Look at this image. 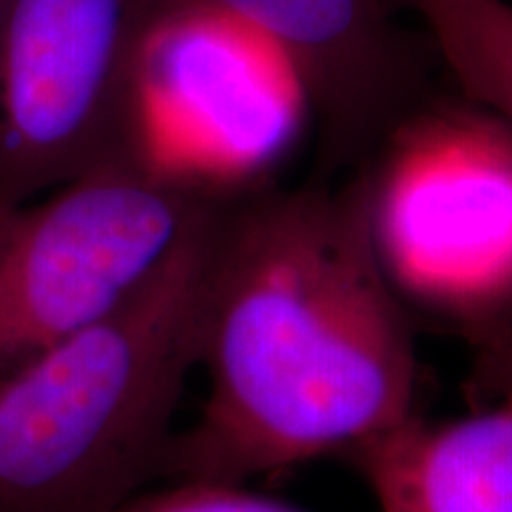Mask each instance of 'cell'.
I'll return each mask as SVG.
<instances>
[{
	"mask_svg": "<svg viewBox=\"0 0 512 512\" xmlns=\"http://www.w3.org/2000/svg\"><path fill=\"white\" fill-rule=\"evenodd\" d=\"M207 396L162 475L247 479L351 453L415 415L406 302L356 195L283 192L235 204L202 325Z\"/></svg>",
	"mask_w": 512,
	"mask_h": 512,
	"instance_id": "1",
	"label": "cell"
},
{
	"mask_svg": "<svg viewBox=\"0 0 512 512\" xmlns=\"http://www.w3.org/2000/svg\"><path fill=\"white\" fill-rule=\"evenodd\" d=\"M230 207L211 202L126 302L0 380V512H117L162 475Z\"/></svg>",
	"mask_w": 512,
	"mask_h": 512,
	"instance_id": "2",
	"label": "cell"
},
{
	"mask_svg": "<svg viewBox=\"0 0 512 512\" xmlns=\"http://www.w3.org/2000/svg\"><path fill=\"white\" fill-rule=\"evenodd\" d=\"M188 0H5L0 211L88 171L140 159V76ZM145 164V162H143Z\"/></svg>",
	"mask_w": 512,
	"mask_h": 512,
	"instance_id": "3",
	"label": "cell"
},
{
	"mask_svg": "<svg viewBox=\"0 0 512 512\" xmlns=\"http://www.w3.org/2000/svg\"><path fill=\"white\" fill-rule=\"evenodd\" d=\"M377 256L406 304L479 339L512 320V126L494 112L406 121L363 188Z\"/></svg>",
	"mask_w": 512,
	"mask_h": 512,
	"instance_id": "4",
	"label": "cell"
},
{
	"mask_svg": "<svg viewBox=\"0 0 512 512\" xmlns=\"http://www.w3.org/2000/svg\"><path fill=\"white\" fill-rule=\"evenodd\" d=\"M219 197L117 162L0 211V380L126 302Z\"/></svg>",
	"mask_w": 512,
	"mask_h": 512,
	"instance_id": "5",
	"label": "cell"
},
{
	"mask_svg": "<svg viewBox=\"0 0 512 512\" xmlns=\"http://www.w3.org/2000/svg\"><path fill=\"white\" fill-rule=\"evenodd\" d=\"M309 114L285 55L238 19L185 5L147 46L140 159L159 174L233 195L271 174Z\"/></svg>",
	"mask_w": 512,
	"mask_h": 512,
	"instance_id": "6",
	"label": "cell"
},
{
	"mask_svg": "<svg viewBox=\"0 0 512 512\" xmlns=\"http://www.w3.org/2000/svg\"><path fill=\"white\" fill-rule=\"evenodd\" d=\"M266 36L302 83L313 114L342 133L366 131L408 86V53L384 0H188Z\"/></svg>",
	"mask_w": 512,
	"mask_h": 512,
	"instance_id": "7",
	"label": "cell"
},
{
	"mask_svg": "<svg viewBox=\"0 0 512 512\" xmlns=\"http://www.w3.org/2000/svg\"><path fill=\"white\" fill-rule=\"evenodd\" d=\"M453 420L411 415L349 456L380 512H512V380Z\"/></svg>",
	"mask_w": 512,
	"mask_h": 512,
	"instance_id": "8",
	"label": "cell"
},
{
	"mask_svg": "<svg viewBox=\"0 0 512 512\" xmlns=\"http://www.w3.org/2000/svg\"><path fill=\"white\" fill-rule=\"evenodd\" d=\"M420 12L460 86L484 110L512 105V5L505 0H406Z\"/></svg>",
	"mask_w": 512,
	"mask_h": 512,
	"instance_id": "9",
	"label": "cell"
},
{
	"mask_svg": "<svg viewBox=\"0 0 512 512\" xmlns=\"http://www.w3.org/2000/svg\"><path fill=\"white\" fill-rule=\"evenodd\" d=\"M117 512H302L292 505L247 491L242 484L178 479L157 494L136 496Z\"/></svg>",
	"mask_w": 512,
	"mask_h": 512,
	"instance_id": "10",
	"label": "cell"
},
{
	"mask_svg": "<svg viewBox=\"0 0 512 512\" xmlns=\"http://www.w3.org/2000/svg\"><path fill=\"white\" fill-rule=\"evenodd\" d=\"M486 347L496 351V356L501 358V366H505V380H512V328L496 332V335H489L482 339Z\"/></svg>",
	"mask_w": 512,
	"mask_h": 512,
	"instance_id": "11",
	"label": "cell"
},
{
	"mask_svg": "<svg viewBox=\"0 0 512 512\" xmlns=\"http://www.w3.org/2000/svg\"><path fill=\"white\" fill-rule=\"evenodd\" d=\"M505 121H508V124L512 126V107H510V114H508V119H505Z\"/></svg>",
	"mask_w": 512,
	"mask_h": 512,
	"instance_id": "12",
	"label": "cell"
},
{
	"mask_svg": "<svg viewBox=\"0 0 512 512\" xmlns=\"http://www.w3.org/2000/svg\"><path fill=\"white\" fill-rule=\"evenodd\" d=\"M3 5H5V0H0V12H3Z\"/></svg>",
	"mask_w": 512,
	"mask_h": 512,
	"instance_id": "13",
	"label": "cell"
}]
</instances>
